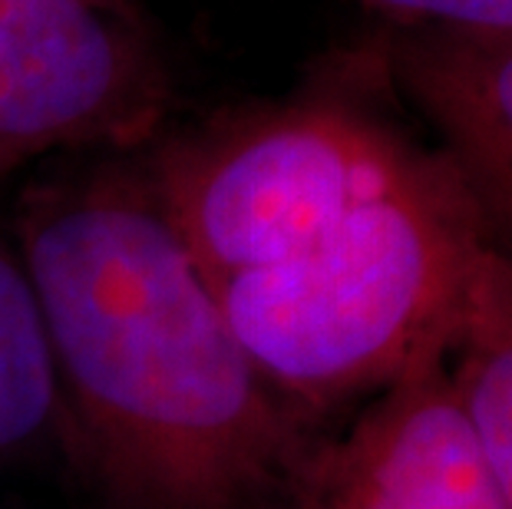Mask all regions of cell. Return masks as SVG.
<instances>
[{
    "instance_id": "6da1fadb",
    "label": "cell",
    "mask_w": 512,
    "mask_h": 509,
    "mask_svg": "<svg viewBox=\"0 0 512 509\" xmlns=\"http://www.w3.org/2000/svg\"><path fill=\"white\" fill-rule=\"evenodd\" d=\"M10 215L63 437L110 509H288L318 437L265 381L136 149L20 189Z\"/></svg>"
},
{
    "instance_id": "7a4b0ae2",
    "label": "cell",
    "mask_w": 512,
    "mask_h": 509,
    "mask_svg": "<svg viewBox=\"0 0 512 509\" xmlns=\"http://www.w3.org/2000/svg\"><path fill=\"white\" fill-rule=\"evenodd\" d=\"M493 245L453 169L430 156L304 252L215 291L265 381L314 417L450 354Z\"/></svg>"
},
{
    "instance_id": "3957f363",
    "label": "cell",
    "mask_w": 512,
    "mask_h": 509,
    "mask_svg": "<svg viewBox=\"0 0 512 509\" xmlns=\"http://www.w3.org/2000/svg\"><path fill=\"white\" fill-rule=\"evenodd\" d=\"M143 172L195 265L225 285L288 262L430 153L341 100L228 113L152 143Z\"/></svg>"
},
{
    "instance_id": "277c9868",
    "label": "cell",
    "mask_w": 512,
    "mask_h": 509,
    "mask_svg": "<svg viewBox=\"0 0 512 509\" xmlns=\"http://www.w3.org/2000/svg\"><path fill=\"white\" fill-rule=\"evenodd\" d=\"M169 73L126 4L0 0V186L53 156L156 139Z\"/></svg>"
},
{
    "instance_id": "5b68a950",
    "label": "cell",
    "mask_w": 512,
    "mask_h": 509,
    "mask_svg": "<svg viewBox=\"0 0 512 509\" xmlns=\"http://www.w3.org/2000/svg\"><path fill=\"white\" fill-rule=\"evenodd\" d=\"M446 357L410 367L341 437L318 440L288 509H509Z\"/></svg>"
},
{
    "instance_id": "8992f818",
    "label": "cell",
    "mask_w": 512,
    "mask_h": 509,
    "mask_svg": "<svg viewBox=\"0 0 512 509\" xmlns=\"http://www.w3.org/2000/svg\"><path fill=\"white\" fill-rule=\"evenodd\" d=\"M390 70L440 136V159L512 255V40L400 30Z\"/></svg>"
},
{
    "instance_id": "52a82bcc",
    "label": "cell",
    "mask_w": 512,
    "mask_h": 509,
    "mask_svg": "<svg viewBox=\"0 0 512 509\" xmlns=\"http://www.w3.org/2000/svg\"><path fill=\"white\" fill-rule=\"evenodd\" d=\"M450 381L512 509V255L493 245L450 348Z\"/></svg>"
},
{
    "instance_id": "ba28073f",
    "label": "cell",
    "mask_w": 512,
    "mask_h": 509,
    "mask_svg": "<svg viewBox=\"0 0 512 509\" xmlns=\"http://www.w3.org/2000/svg\"><path fill=\"white\" fill-rule=\"evenodd\" d=\"M63 437L57 371L37 295L0 209V473Z\"/></svg>"
},
{
    "instance_id": "9c48e42d",
    "label": "cell",
    "mask_w": 512,
    "mask_h": 509,
    "mask_svg": "<svg viewBox=\"0 0 512 509\" xmlns=\"http://www.w3.org/2000/svg\"><path fill=\"white\" fill-rule=\"evenodd\" d=\"M400 30L512 40V0H361Z\"/></svg>"
},
{
    "instance_id": "30bf717a",
    "label": "cell",
    "mask_w": 512,
    "mask_h": 509,
    "mask_svg": "<svg viewBox=\"0 0 512 509\" xmlns=\"http://www.w3.org/2000/svg\"><path fill=\"white\" fill-rule=\"evenodd\" d=\"M110 4H123V0H110Z\"/></svg>"
}]
</instances>
